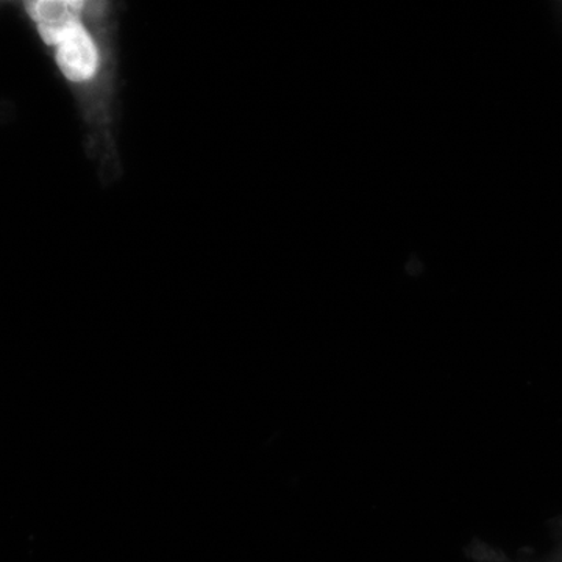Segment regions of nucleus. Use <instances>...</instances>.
<instances>
[{
  "label": "nucleus",
  "mask_w": 562,
  "mask_h": 562,
  "mask_svg": "<svg viewBox=\"0 0 562 562\" xmlns=\"http://www.w3.org/2000/svg\"><path fill=\"white\" fill-rule=\"evenodd\" d=\"M41 43L76 99L87 127V149L105 183L121 176L116 122L120 114V57L116 3L103 0L21 2Z\"/></svg>",
  "instance_id": "f257e3e1"
}]
</instances>
